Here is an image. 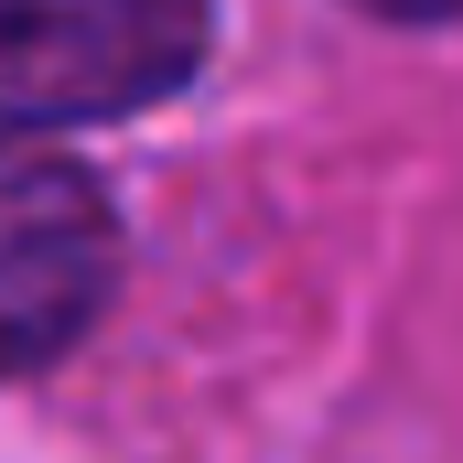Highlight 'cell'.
I'll use <instances>...</instances> for the list:
<instances>
[{"label": "cell", "mask_w": 463, "mask_h": 463, "mask_svg": "<svg viewBox=\"0 0 463 463\" xmlns=\"http://www.w3.org/2000/svg\"><path fill=\"white\" fill-rule=\"evenodd\" d=\"M205 54V0H0V129L129 118Z\"/></svg>", "instance_id": "obj_1"}, {"label": "cell", "mask_w": 463, "mask_h": 463, "mask_svg": "<svg viewBox=\"0 0 463 463\" xmlns=\"http://www.w3.org/2000/svg\"><path fill=\"white\" fill-rule=\"evenodd\" d=\"M118 269V227L87 162L33 129H0V377L54 366L98 324Z\"/></svg>", "instance_id": "obj_2"}, {"label": "cell", "mask_w": 463, "mask_h": 463, "mask_svg": "<svg viewBox=\"0 0 463 463\" xmlns=\"http://www.w3.org/2000/svg\"><path fill=\"white\" fill-rule=\"evenodd\" d=\"M366 11H388V22H463V0H366Z\"/></svg>", "instance_id": "obj_3"}]
</instances>
